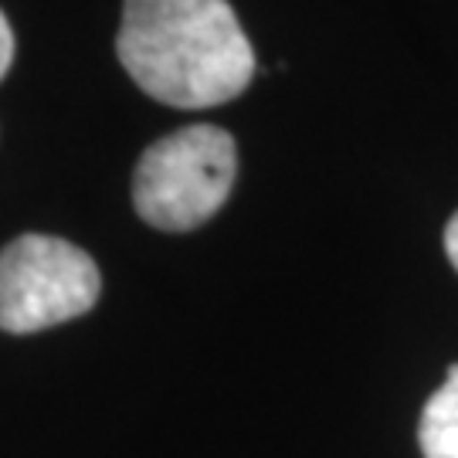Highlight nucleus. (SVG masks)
<instances>
[{
  "mask_svg": "<svg viewBox=\"0 0 458 458\" xmlns=\"http://www.w3.org/2000/svg\"><path fill=\"white\" fill-rule=\"evenodd\" d=\"M11 62H14V31H11L7 17L0 11V82H4V75L11 72Z\"/></svg>",
  "mask_w": 458,
  "mask_h": 458,
  "instance_id": "nucleus-5",
  "label": "nucleus"
},
{
  "mask_svg": "<svg viewBox=\"0 0 458 458\" xmlns=\"http://www.w3.org/2000/svg\"><path fill=\"white\" fill-rule=\"evenodd\" d=\"M418 442L425 458H458V363L448 370L442 387L428 397Z\"/></svg>",
  "mask_w": 458,
  "mask_h": 458,
  "instance_id": "nucleus-4",
  "label": "nucleus"
},
{
  "mask_svg": "<svg viewBox=\"0 0 458 458\" xmlns=\"http://www.w3.org/2000/svg\"><path fill=\"white\" fill-rule=\"evenodd\" d=\"M115 55L149 98L211 109L255 79V51L228 0H126Z\"/></svg>",
  "mask_w": 458,
  "mask_h": 458,
  "instance_id": "nucleus-1",
  "label": "nucleus"
},
{
  "mask_svg": "<svg viewBox=\"0 0 458 458\" xmlns=\"http://www.w3.org/2000/svg\"><path fill=\"white\" fill-rule=\"evenodd\" d=\"M238 177L234 136L197 123L157 140L132 174L136 214L160 231H194L225 208Z\"/></svg>",
  "mask_w": 458,
  "mask_h": 458,
  "instance_id": "nucleus-2",
  "label": "nucleus"
},
{
  "mask_svg": "<svg viewBox=\"0 0 458 458\" xmlns=\"http://www.w3.org/2000/svg\"><path fill=\"white\" fill-rule=\"evenodd\" d=\"M445 251H448V262L455 265L458 272V214L448 221V228H445Z\"/></svg>",
  "mask_w": 458,
  "mask_h": 458,
  "instance_id": "nucleus-6",
  "label": "nucleus"
},
{
  "mask_svg": "<svg viewBox=\"0 0 458 458\" xmlns=\"http://www.w3.org/2000/svg\"><path fill=\"white\" fill-rule=\"evenodd\" d=\"M92 255L51 234H21L0 251V329L41 333L79 319L98 302Z\"/></svg>",
  "mask_w": 458,
  "mask_h": 458,
  "instance_id": "nucleus-3",
  "label": "nucleus"
}]
</instances>
